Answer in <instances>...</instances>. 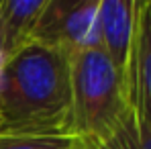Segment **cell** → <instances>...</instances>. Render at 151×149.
Masks as SVG:
<instances>
[{"instance_id":"cell-1","label":"cell","mask_w":151,"mask_h":149,"mask_svg":"<svg viewBox=\"0 0 151 149\" xmlns=\"http://www.w3.org/2000/svg\"><path fill=\"white\" fill-rule=\"evenodd\" d=\"M0 127L10 137L74 135L70 55L31 43L4 61L0 72Z\"/></svg>"},{"instance_id":"cell-2","label":"cell","mask_w":151,"mask_h":149,"mask_svg":"<svg viewBox=\"0 0 151 149\" xmlns=\"http://www.w3.org/2000/svg\"><path fill=\"white\" fill-rule=\"evenodd\" d=\"M70 78L74 135L84 141L108 139L131 108L125 78L102 47L72 53Z\"/></svg>"},{"instance_id":"cell-3","label":"cell","mask_w":151,"mask_h":149,"mask_svg":"<svg viewBox=\"0 0 151 149\" xmlns=\"http://www.w3.org/2000/svg\"><path fill=\"white\" fill-rule=\"evenodd\" d=\"M100 0H47L35 29L33 43L72 55L100 47Z\"/></svg>"},{"instance_id":"cell-4","label":"cell","mask_w":151,"mask_h":149,"mask_svg":"<svg viewBox=\"0 0 151 149\" xmlns=\"http://www.w3.org/2000/svg\"><path fill=\"white\" fill-rule=\"evenodd\" d=\"M141 0H100L98 25L100 47L112 61V66L125 78L129 76L131 53L135 47L137 21Z\"/></svg>"},{"instance_id":"cell-5","label":"cell","mask_w":151,"mask_h":149,"mask_svg":"<svg viewBox=\"0 0 151 149\" xmlns=\"http://www.w3.org/2000/svg\"><path fill=\"white\" fill-rule=\"evenodd\" d=\"M129 104L151 125V0H141L135 47L131 53L129 76Z\"/></svg>"},{"instance_id":"cell-6","label":"cell","mask_w":151,"mask_h":149,"mask_svg":"<svg viewBox=\"0 0 151 149\" xmlns=\"http://www.w3.org/2000/svg\"><path fill=\"white\" fill-rule=\"evenodd\" d=\"M45 4L47 0H0V47L4 59L33 43Z\"/></svg>"},{"instance_id":"cell-7","label":"cell","mask_w":151,"mask_h":149,"mask_svg":"<svg viewBox=\"0 0 151 149\" xmlns=\"http://www.w3.org/2000/svg\"><path fill=\"white\" fill-rule=\"evenodd\" d=\"M84 141L76 135H4L0 149H82Z\"/></svg>"},{"instance_id":"cell-8","label":"cell","mask_w":151,"mask_h":149,"mask_svg":"<svg viewBox=\"0 0 151 149\" xmlns=\"http://www.w3.org/2000/svg\"><path fill=\"white\" fill-rule=\"evenodd\" d=\"M94 149H139L137 145V125H135V112L129 108L127 117L119 129L104 141H90Z\"/></svg>"},{"instance_id":"cell-9","label":"cell","mask_w":151,"mask_h":149,"mask_svg":"<svg viewBox=\"0 0 151 149\" xmlns=\"http://www.w3.org/2000/svg\"><path fill=\"white\" fill-rule=\"evenodd\" d=\"M135 125H137V145H139V149H151V125L147 121H143L137 112H135Z\"/></svg>"},{"instance_id":"cell-10","label":"cell","mask_w":151,"mask_h":149,"mask_svg":"<svg viewBox=\"0 0 151 149\" xmlns=\"http://www.w3.org/2000/svg\"><path fill=\"white\" fill-rule=\"evenodd\" d=\"M4 61H6V59H4V53H2V47H0V72H2V66H4Z\"/></svg>"},{"instance_id":"cell-11","label":"cell","mask_w":151,"mask_h":149,"mask_svg":"<svg viewBox=\"0 0 151 149\" xmlns=\"http://www.w3.org/2000/svg\"><path fill=\"white\" fill-rule=\"evenodd\" d=\"M82 141H84V139H82ZM82 149H94V147H92V143H90V141H84V145H82Z\"/></svg>"},{"instance_id":"cell-12","label":"cell","mask_w":151,"mask_h":149,"mask_svg":"<svg viewBox=\"0 0 151 149\" xmlns=\"http://www.w3.org/2000/svg\"><path fill=\"white\" fill-rule=\"evenodd\" d=\"M2 137H4V133H2V127H0V139H2Z\"/></svg>"}]
</instances>
